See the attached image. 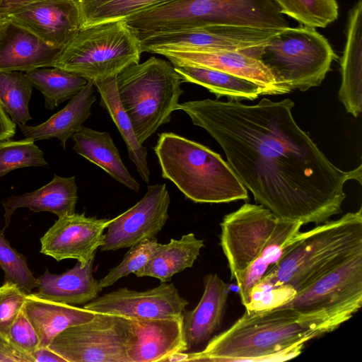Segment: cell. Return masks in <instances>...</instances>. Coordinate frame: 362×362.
<instances>
[{"label": "cell", "instance_id": "obj_24", "mask_svg": "<svg viewBox=\"0 0 362 362\" xmlns=\"http://www.w3.org/2000/svg\"><path fill=\"white\" fill-rule=\"evenodd\" d=\"M33 325L40 346H48L66 328L93 319L95 312L72 305L54 302L28 293L23 308Z\"/></svg>", "mask_w": 362, "mask_h": 362}, {"label": "cell", "instance_id": "obj_2", "mask_svg": "<svg viewBox=\"0 0 362 362\" xmlns=\"http://www.w3.org/2000/svg\"><path fill=\"white\" fill-rule=\"evenodd\" d=\"M362 250V209L305 231L285 246L276 263L251 291L245 310L280 307L308 286Z\"/></svg>", "mask_w": 362, "mask_h": 362}, {"label": "cell", "instance_id": "obj_9", "mask_svg": "<svg viewBox=\"0 0 362 362\" xmlns=\"http://www.w3.org/2000/svg\"><path fill=\"white\" fill-rule=\"evenodd\" d=\"M361 305L362 250L278 308L292 309L322 336L351 319Z\"/></svg>", "mask_w": 362, "mask_h": 362}, {"label": "cell", "instance_id": "obj_6", "mask_svg": "<svg viewBox=\"0 0 362 362\" xmlns=\"http://www.w3.org/2000/svg\"><path fill=\"white\" fill-rule=\"evenodd\" d=\"M182 80L169 62L151 57L116 76L119 100L140 144L170 121L184 93Z\"/></svg>", "mask_w": 362, "mask_h": 362}, {"label": "cell", "instance_id": "obj_28", "mask_svg": "<svg viewBox=\"0 0 362 362\" xmlns=\"http://www.w3.org/2000/svg\"><path fill=\"white\" fill-rule=\"evenodd\" d=\"M93 83L100 95V105L108 112L118 129L126 144L129 157L134 163L141 179L148 184L150 170L146 160L147 148L139 143L131 120L122 105L118 95L116 77Z\"/></svg>", "mask_w": 362, "mask_h": 362}, {"label": "cell", "instance_id": "obj_39", "mask_svg": "<svg viewBox=\"0 0 362 362\" xmlns=\"http://www.w3.org/2000/svg\"><path fill=\"white\" fill-rule=\"evenodd\" d=\"M8 341L15 348L30 356L40 346L38 336L23 310L11 327Z\"/></svg>", "mask_w": 362, "mask_h": 362}, {"label": "cell", "instance_id": "obj_37", "mask_svg": "<svg viewBox=\"0 0 362 362\" xmlns=\"http://www.w3.org/2000/svg\"><path fill=\"white\" fill-rule=\"evenodd\" d=\"M156 238L147 240L129 247L122 262L111 269L109 272L99 280L103 289L113 285L121 278L136 272L144 267L158 245Z\"/></svg>", "mask_w": 362, "mask_h": 362}, {"label": "cell", "instance_id": "obj_8", "mask_svg": "<svg viewBox=\"0 0 362 362\" xmlns=\"http://www.w3.org/2000/svg\"><path fill=\"white\" fill-rule=\"evenodd\" d=\"M286 92L318 86L336 57L315 28L300 25L278 30L255 54Z\"/></svg>", "mask_w": 362, "mask_h": 362}, {"label": "cell", "instance_id": "obj_32", "mask_svg": "<svg viewBox=\"0 0 362 362\" xmlns=\"http://www.w3.org/2000/svg\"><path fill=\"white\" fill-rule=\"evenodd\" d=\"M179 0H78L81 28L124 20L142 12Z\"/></svg>", "mask_w": 362, "mask_h": 362}, {"label": "cell", "instance_id": "obj_33", "mask_svg": "<svg viewBox=\"0 0 362 362\" xmlns=\"http://www.w3.org/2000/svg\"><path fill=\"white\" fill-rule=\"evenodd\" d=\"M33 85L23 71H0V104L18 126L32 119L28 105Z\"/></svg>", "mask_w": 362, "mask_h": 362}, {"label": "cell", "instance_id": "obj_18", "mask_svg": "<svg viewBox=\"0 0 362 362\" xmlns=\"http://www.w3.org/2000/svg\"><path fill=\"white\" fill-rule=\"evenodd\" d=\"M61 49L49 46L8 16H0V71L53 67Z\"/></svg>", "mask_w": 362, "mask_h": 362}, {"label": "cell", "instance_id": "obj_43", "mask_svg": "<svg viewBox=\"0 0 362 362\" xmlns=\"http://www.w3.org/2000/svg\"><path fill=\"white\" fill-rule=\"evenodd\" d=\"M34 362H66L48 346H39L31 355Z\"/></svg>", "mask_w": 362, "mask_h": 362}, {"label": "cell", "instance_id": "obj_34", "mask_svg": "<svg viewBox=\"0 0 362 362\" xmlns=\"http://www.w3.org/2000/svg\"><path fill=\"white\" fill-rule=\"evenodd\" d=\"M282 14L295 19L300 25L325 28L338 17L336 0H274Z\"/></svg>", "mask_w": 362, "mask_h": 362}, {"label": "cell", "instance_id": "obj_5", "mask_svg": "<svg viewBox=\"0 0 362 362\" xmlns=\"http://www.w3.org/2000/svg\"><path fill=\"white\" fill-rule=\"evenodd\" d=\"M124 21L137 37L214 24L272 30L289 26L274 0H179Z\"/></svg>", "mask_w": 362, "mask_h": 362}, {"label": "cell", "instance_id": "obj_40", "mask_svg": "<svg viewBox=\"0 0 362 362\" xmlns=\"http://www.w3.org/2000/svg\"><path fill=\"white\" fill-rule=\"evenodd\" d=\"M0 362H33V359L0 337Z\"/></svg>", "mask_w": 362, "mask_h": 362}, {"label": "cell", "instance_id": "obj_42", "mask_svg": "<svg viewBox=\"0 0 362 362\" xmlns=\"http://www.w3.org/2000/svg\"><path fill=\"white\" fill-rule=\"evenodd\" d=\"M43 1L48 0H2L0 4V16H8L23 7Z\"/></svg>", "mask_w": 362, "mask_h": 362}, {"label": "cell", "instance_id": "obj_21", "mask_svg": "<svg viewBox=\"0 0 362 362\" xmlns=\"http://www.w3.org/2000/svg\"><path fill=\"white\" fill-rule=\"evenodd\" d=\"M341 74L339 99L346 111L357 117L362 111V0L349 13Z\"/></svg>", "mask_w": 362, "mask_h": 362}, {"label": "cell", "instance_id": "obj_31", "mask_svg": "<svg viewBox=\"0 0 362 362\" xmlns=\"http://www.w3.org/2000/svg\"><path fill=\"white\" fill-rule=\"evenodd\" d=\"M33 87L45 98V106L53 110L60 103L78 95L88 80L57 67H42L25 72Z\"/></svg>", "mask_w": 362, "mask_h": 362}, {"label": "cell", "instance_id": "obj_35", "mask_svg": "<svg viewBox=\"0 0 362 362\" xmlns=\"http://www.w3.org/2000/svg\"><path fill=\"white\" fill-rule=\"evenodd\" d=\"M47 165L44 153L33 139L0 141V177L15 169Z\"/></svg>", "mask_w": 362, "mask_h": 362}, {"label": "cell", "instance_id": "obj_3", "mask_svg": "<svg viewBox=\"0 0 362 362\" xmlns=\"http://www.w3.org/2000/svg\"><path fill=\"white\" fill-rule=\"evenodd\" d=\"M320 337L291 308L248 312L197 352L179 353L168 361H284L298 356L305 344Z\"/></svg>", "mask_w": 362, "mask_h": 362}, {"label": "cell", "instance_id": "obj_16", "mask_svg": "<svg viewBox=\"0 0 362 362\" xmlns=\"http://www.w3.org/2000/svg\"><path fill=\"white\" fill-rule=\"evenodd\" d=\"M6 16L55 48H62L81 29L78 0L40 1Z\"/></svg>", "mask_w": 362, "mask_h": 362}, {"label": "cell", "instance_id": "obj_10", "mask_svg": "<svg viewBox=\"0 0 362 362\" xmlns=\"http://www.w3.org/2000/svg\"><path fill=\"white\" fill-rule=\"evenodd\" d=\"M136 340L131 318L96 313L90 320L69 327L48 346L66 362H131Z\"/></svg>", "mask_w": 362, "mask_h": 362}, {"label": "cell", "instance_id": "obj_12", "mask_svg": "<svg viewBox=\"0 0 362 362\" xmlns=\"http://www.w3.org/2000/svg\"><path fill=\"white\" fill-rule=\"evenodd\" d=\"M279 217L261 204L245 203L221 223L220 245L231 280L237 282L269 242Z\"/></svg>", "mask_w": 362, "mask_h": 362}, {"label": "cell", "instance_id": "obj_7", "mask_svg": "<svg viewBox=\"0 0 362 362\" xmlns=\"http://www.w3.org/2000/svg\"><path fill=\"white\" fill-rule=\"evenodd\" d=\"M141 53L139 40L124 20L107 21L81 28L61 49L53 67L94 82L116 77L139 63Z\"/></svg>", "mask_w": 362, "mask_h": 362}, {"label": "cell", "instance_id": "obj_25", "mask_svg": "<svg viewBox=\"0 0 362 362\" xmlns=\"http://www.w3.org/2000/svg\"><path fill=\"white\" fill-rule=\"evenodd\" d=\"M93 81H88L83 90L71 98L60 111L37 126H19L25 138L35 141L57 138L64 149L72 137L91 115V107L96 100Z\"/></svg>", "mask_w": 362, "mask_h": 362}, {"label": "cell", "instance_id": "obj_17", "mask_svg": "<svg viewBox=\"0 0 362 362\" xmlns=\"http://www.w3.org/2000/svg\"><path fill=\"white\" fill-rule=\"evenodd\" d=\"M162 55L173 66L206 67L245 78L258 85L262 90V95L286 93L268 69L250 52L236 50L169 52Z\"/></svg>", "mask_w": 362, "mask_h": 362}, {"label": "cell", "instance_id": "obj_26", "mask_svg": "<svg viewBox=\"0 0 362 362\" xmlns=\"http://www.w3.org/2000/svg\"><path fill=\"white\" fill-rule=\"evenodd\" d=\"M74 151L101 168L113 179L126 187L139 191V183L123 163L119 151L108 132L81 127L72 136Z\"/></svg>", "mask_w": 362, "mask_h": 362}, {"label": "cell", "instance_id": "obj_13", "mask_svg": "<svg viewBox=\"0 0 362 362\" xmlns=\"http://www.w3.org/2000/svg\"><path fill=\"white\" fill-rule=\"evenodd\" d=\"M170 202L165 183L148 185L146 193L140 201L110 220L100 250L131 247L156 238L168 221Z\"/></svg>", "mask_w": 362, "mask_h": 362}, {"label": "cell", "instance_id": "obj_15", "mask_svg": "<svg viewBox=\"0 0 362 362\" xmlns=\"http://www.w3.org/2000/svg\"><path fill=\"white\" fill-rule=\"evenodd\" d=\"M109 221L84 213L59 216L40 238V252L57 262L75 259L85 266L103 244Z\"/></svg>", "mask_w": 362, "mask_h": 362}, {"label": "cell", "instance_id": "obj_41", "mask_svg": "<svg viewBox=\"0 0 362 362\" xmlns=\"http://www.w3.org/2000/svg\"><path fill=\"white\" fill-rule=\"evenodd\" d=\"M16 132V124L7 115L0 104V141L13 137Z\"/></svg>", "mask_w": 362, "mask_h": 362}, {"label": "cell", "instance_id": "obj_22", "mask_svg": "<svg viewBox=\"0 0 362 362\" xmlns=\"http://www.w3.org/2000/svg\"><path fill=\"white\" fill-rule=\"evenodd\" d=\"M94 258L85 266L77 261L65 272L56 274L47 269L37 278L35 296L54 302L76 305L86 304L98 296L103 290L93 275Z\"/></svg>", "mask_w": 362, "mask_h": 362}, {"label": "cell", "instance_id": "obj_1", "mask_svg": "<svg viewBox=\"0 0 362 362\" xmlns=\"http://www.w3.org/2000/svg\"><path fill=\"white\" fill-rule=\"evenodd\" d=\"M289 98L254 105L204 99L179 104L220 145L255 200L280 218L321 224L342 212L348 180L361 184L362 165H334L296 122Z\"/></svg>", "mask_w": 362, "mask_h": 362}, {"label": "cell", "instance_id": "obj_20", "mask_svg": "<svg viewBox=\"0 0 362 362\" xmlns=\"http://www.w3.org/2000/svg\"><path fill=\"white\" fill-rule=\"evenodd\" d=\"M204 293L192 310L182 313L183 329L188 349L208 342L221 327L229 286L217 274L204 277Z\"/></svg>", "mask_w": 362, "mask_h": 362}, {"label": "cell", "instance_id": "obj_29", "mask_svg": "<svg viewBox=\"0 0 362 362\" xmlns=\"http://www.w3.org/2000/svg\"><path fill=\"white\" fill-rule=\"evenodd\" d=\"M183 82L203 86L217 99L225 96L233 100H253L262 95L256 83L221 71L200 66H174Z\"/></svg>", "mask_w": 362, "mask_h": 362}, {"label": "cell", "instance_id": "obj_44", "mask_svg": "<svg viewBox=\"0 0 362 362\" xmlns=\"http://www.w3.org/2000/svg\"><path fill=\"white\" fill-rule=\"evenodd\" d=\"M1 1H2V0H0V4H1Z\"/></svg>", "mask_w": 362, "mask_h": 362}, {"label": "cell", "instance_id": "obj_19", "mask_svg": "<svg viewBox=\"0 0 362 362\" xmlns=\"http://www.w3.org/2000/svg\"><path fill=\"white\" fill-rule=\"evenodd\" d=\"M136 340L129 356L131 362L167 361L188 351L182 315L158 319H133Z\"/></svg>", "mask_w": 362, "mask_h": 362}, {"label": "cell", "instance_id": "obj_14", "mask_svg": "<svg viewBox=\"0 0 362 362\" xmlns=\"http://www.w3.org/2000/svg\"><path fill=\"white\" fill-rule=\"evenodd\" d=\"M187 305L173 284L162 282L145 291L121 288L98 296L83 308L95 313L145 320L181 316Z\"/></svg>", "mask_w": 362, "mask_h": 362}, {"label": "cell", "instance_id": "obj_11", "mask_svg": "<svg viewBox=\"0 0 362 362\" xmlns=\"http://www.w3.org/2000/svg\"><path fill=\"white\" fill-rule=\"evenodd\" d=\"M279 30L228 25H206L168 30L138 37L141 52L163 54L169 52L236 50L255 52Z\"/></svg>", "mask_w": 362, "mask_h": 362}, {"label": "cell", "instance_id": "obj_30", "mask_svg": "<svg viewBox=\"0 0 362 362\" xmlns=\"http://www.w3.org/2000/svg\"><path fill=\"white\" fill-rule=\"evenodd\" d=\"M301 222L280 218L269 242L262 254L246 269L236 282L241 303L245 307L252 288L259 282L267 271L278 262L288 242L299 231Z\"/></svg>", "mask_w": 362, "mask_h": 362}, {"label": "cell", "instance_id": "obj_4", "mask_svg": "<svg viewBox=\"0 0 362 362\" xmlns=\"http://www.w3.org/2000/svg\"><path fill=\"white\" fill-rule=\"evenodd\" d=\"M153 150L162 177L195 203L247 200V189L228 162L197 141L173 132L158 134Z\"/></svg>", "mask_w": 362, "mask_h": 362}, {"label": "cell", "instance_id": "obj_36", "mask_svg": "<svg viewBox=\"0 0 362 362\" xmlns=\"http://www.w3.org/2000/svg\"><path fill=\"white\" fill-rule=\"evenodd\" d=\"M0 267L5 281L17 284L28 293L37 286V278L29 269L24 255L14 250L0 230Z\"/></svg>", "mask_w": 362, "mask_h": 362}, {"label": "cell", "instance_id": "obj_38", "mask_svg": "<svg viewBox=\"0 0 362 362\" xmlns=\"http://www.w3.org/2000/svg\"><path fill=\"white\" fill-rule=\"evenodd\" d=\"M28 294L10 281H4L0 286V337L8 341L11 327L23 310Z\"/></svg>", "mask_w": 362, "mask_h": 362}, {"label": "cell", "instance_id": "obj_23", "mask_svg": "<svg viewBox=\"0 0 362 362\" xmlns=\"http://www.w3.org/2000/svg\"><path fill=\"white\" fill-rule=\"evenodd\" d=\"M75 177H64L54 175L43 187L32 192L11 196L1 202L4 209V230L10 224L11 216L20 208L34 212L49 211L58 217L75 213L78 200Z\"/></svg>", "mask_w": 362, "mask_h": 362}, {"label": "cell", "instance_id": "obj_27", "mask_svg": "<svg viewBox=\"0 0 362 362\" xmlns=\"http://www.w3.org/2000/svg\"><path fill=\"white\" fill-rule=\"evenodd\" d=\"M204 247V240L193 233L183 235L179 240L171 239L166 244L158 243L148 263L134 274L168 282L175 274L192 267Z\"/></svg>", "mask_w": 362, "mask_h": 362}]
</instances>
